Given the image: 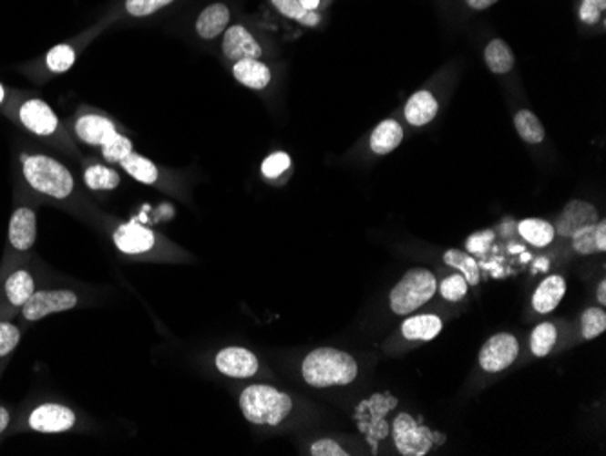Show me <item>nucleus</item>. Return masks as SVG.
<instances>
[{"instance_id": "obj_1", "label": "nucleus", "mask_w": 606, "mask_h": 456, "mask_svg": "<svg viewBox=\"0 0 606 456\" xmlns=\"http://www.w3.org/2000/svg\"><path fill=\"white\" fill-rule=\"evenodd\" d=\"M20 170L26 184L49 201L64 202L75 192L71 171L49 155L24 153L20 157Z\"/></svg>"}, {"instance_id": "obj_2", "label": "nucleus", "mask_w": 606, "mask_h": 456, "mask_svg": "<svg viewBox=\"0 0 606 456\" xmlns=\"http://www.w3.org/2000/svg\"><path fill=\"white\" fill-rule=\"evenodd\" d=\"M302 377L309 386L318 389L349 386L358 377V364L353 355L342 349L318 347L305 357Z\"/></svg>"}, {"instance_id": "obj_3", "label": "nucleus", "mask_w": 606, "mask_h": 456, "mask_svg": "<svg viewBox=\"0 0 606 456\" xmlns=\"http://www.w3.org/2000/svg\"><path fill=\"white\" fill-rule=\"evenodd\" d=\"M293 399L265 384H254L241 391L240 409L247 422L254 426H278L293 411Z\"/></svg>"}, {"instance_id": "obj_4", "label": "nucleus", "mask_w": 606, "mask_h": 456, "mask_svg": "<svg viewBox=\"0 0 606 456\" xmlns=\"http://www.w3.org/2000/svg\"><path fill=\"white\" fill-rule=\"evenodd\" d=\"M436 289L437 282L434 273L423 267H414L406 271L404 278L393 287L389 295L391 309L395 315L406 316L425 306L436 295Z\"/></svg>"}, {"instance_id": "obj_5", "label": "nucleus", "mask_w": 606, "mask_h": 456, "mask_svg": "<svg viewBox=\"0 0 606 456\" xmlns=\"http://www.w3.org/2000/svg\"><path fill=\"white\" fill-rule=\"evenodd\" d=\"M78 306V295L71 289H36L20 307V318L26 324H35L49 315L64 313Z\"/></svg>"}, {"instance_id": "obj_6", "label": "nucleus", "mask_w": 606, "mask_h": 456, "mask_svg": "<svg viewBox=\"0 0 606 456\" xmlns=\"http://www.w3.org/2000/svg\"><path fill=\"white\" fill-rule=\"evenodd\" d=\"M77 426V415L71 408L58 402H44L35 406L26 417V428L42 435H56L71 431Z\"/></svg>"}, {"instance_id": "obj_7", "label": "nucleus", "mask_w": 606, "mask_h": 456, "mask_svg": "<svg viewBox=\"0 0 606 456\" xmlns=\"http://www.w3.org/2000/svg\"><path fill=\"white\" fill-rule=\"evenodd\" d=\"M16 120L26 131L40 139H51L58 133L60 122L51 106L35 97H27L16 106Z\"/></svg>"}, {"instance_id": "obj_8", "label": "nucleus", "mask_w": 606, "mask_h": 456, "mask_svg": "<svg viewBox=\"0 0 606 456\" xmlns=\"http://www.w3.org/2000/svg\"><path fill=\"white\" fill-rule=\"evenodd\" d=\"M36 276L29 267H15L11 269L2 282L0 287V311L15 313L29 300V296L36 291Z\"/></svg>"}, {"instance_id": "obj_9", "label": "nucleus", "mask_w": 606, "mask_h": 456, "mask_svg": "<svg viewBox=\"0 0 606 456\" xmlns=\"http://www.w3.org/2000/svg\"><path fill=\"white\" fill-rule=\"evenodd\" d=\"M519 355V342L510 333L490 337L479 351V366L487 373H499L510 368Z\"/></svg>"}, {"instance_id": "obj_10", "label": "nucleus", "mask_w": 606, "mask_h": 456, "mask_svg": "<svg viewBox=\"0 0 606 456\" xmlns=\"http://www.w3.org/2000/svg\"><path fill=\"white\" fill-rule=\"evenodd\" d=\"M36 240V213L31 206L13 210L7 226V249L11 254H26Z\"/></svg>"}, {"instance_id": "obj_11", "label": "nucleus", "mask_w": 606, "mask_h": 456, "mask_svg": "<svg viewBox=\"0 0 606 456\" xmlns=\"http://www.w3.org/2000/svg\"><path fill=\"white\" fill-rule=\"evenodd\" d=\"M216 369L229 378H251L258 373L260 362L256 355L245 347L231 346L218 351L214 358Z\"/></svg>"}, {"instance_id": "obj_12", "label": "nucleus", "mask_w": 606, "mask_h": 456, "mask_svg": "<svg viewBox=\"0 0 606 456\" xmlns=\"http://www.w3.org/2000/svg\"><path fill=\"white\" fill-rule=\"evenodd\" d=\"M395 442L398 451L405 456L426 455L432 446L428 431L421 430L406 413L398 415L395 420Z\"/></svg>"}, {"instance_id": "obj_13", "label": "nucleus", "mask_w": 606, "mask_h": 456, "mask_svg": "<svg viewBox=\"0 0 606 456\" xmlns=\"http://www.w3.org/2000/svg\"><path fill=\"white\" fill-rule=\"evenodd\" d=\"M598 210L596 206H592L587 201H572L565 206V210L561 212V215L556 221V233L561 236H572L574 233H578L580 229L587 228V226H594L598 224Z\"/></svg>"}, {"instance_id": "obj_14", "label": "nucleus", "mask_w": 606, "mask_h": 456, "mask_svg": "<svg viewBox=\"0 0 606 456\" xmlns=\"http://www.w3.org/2000/svg\"><path fill=\"white\" fill-rule=\"evenodd\" d=\"M223 55L232 60H247V58H260L262 57V46L254 40L251 31H247L243 26H231L223 33V44H221Z\"/></svg>"}, {"instance_id": "obj_15", "label": "nucleus", "mask_w": 606, "mask_h": 456, "mask_svg": "<svg viewBox=\"0 0 606 456\" xmlns=\"http://www.w3.org/2000/svg\"><path fill=\"white\" fill-rule=\"evenodd\" d=\"M113 240L118 251L124 254H144L151 251L157 244L155 233L137 223L122 224L113 233Z\"/></svg>"}, {"instance_id": "obj_16", "label": "nucleus", "mask_w": 606, "mask_h": 456, "mask_svg": "<svg viewBox=\"0 0 606 456\" xmlns=\"http://www.w3.org/2000/svg\"><path fill=\"white\" fill-rule=\"evenodd\" d=\"M115 133H117L115 124L102 115L87 113V115H80L75 120V135L84 144H89V146L102 148Z\"/></svg>"}, {"instance_id": "obj_17", "label": "nucleus", "mask_w": 606, "mask_h": 456, "mask_svg": "<svg viewBox=\"0 0 606 456\" xmlns=\"http://www.w3.org/2000/svg\"><path fill=\"white\" fill-rule=\"evenodd\" d=\"M565 293H567L565 278L560 275H552L538 285L532 296V307L541 315L552 313L561 304Z\"/></svg>"}, {"instance_id": "obj_18", "label": "nucleus", "mask_w": 606, "mask_h": 456, "mask_svg": "<svg viewBox=\"0 0 606 456\" xmlns=\"http://www.w3.org/2000/svg\"><path fill=\"white\" fill-rule=\"evenodd\" d=\"M437 109H439V106H437L436 97L430 91L421 89L406 100L405 119H406L408 124L419 128V126L428 124L432 119H436Z\"/></svg>"}, {"instance_id": "obj_19", "label": "nucleus", "mask_w": 606, "mask_h": 456, "mask_svg": "<svg viewBox=\"0 0 606 456\" xmlns=\"http://www.w3.org/2000/svg\"><path fill=\"white\" fill-rule=\"evenodd\" d=\"M234 78L249 89H265L271 82V69L258 58L238 60L232 66Z\"/></svg>"}, {"instance_id": "obj_20", "label": "nucleus", "mask_w": 606, "mask_h": 456, "mask_svg": "<svg viewBox=\"0 0 606 456\" xmlns=\"http://www.w3.org/2000/svg\"><path fill=\"white\" fill-rule=\"evenodd\" d=\"M443 329V322L436 315H417L406 318L402 326V335L406 340L428 342L434 340Z\"/></svg>"}, {"instance_id": "obj_21", "label": "nucleus", "mask_w": 606, "mask_h": 456, "mask_svg": "<svg viewBox=\"0 0 606 456\" xmlns=\"http://www.w3.org/2000/svg\"><path fill=\"white\" fill-rule=\"evenodd\" d=\"M229 16L231 13L225 4H212L205 7L197 20V33L207 40L216 38L220 33L227 29Z\"/></svg>"}, {"instance_id": "obj_22", "label": "nucleus", "mask_w": 606, "mask_h": 456, "mask_svg": "<svg viewBox=\"0 0 606 456\" xmlns=\"http://www.w3.org/2000/svg\"><path fill=\"white\" fill-rule=\"evenodd\" d=\"M404 140V128L396 120H384L371 135V150L376 155L393 153Z\"/></svg>"}, {"instance_id": "obj_23", "label": "nucleus", "mask_w": 606, "mask_h": 456, "mask_svg": "<svg viewBox=\"0 0 606 456\" xmlns=\"http://www.w3.org/2000/svg\"><path fill=\"white\" fill-rule=\"evenodd\" d=\"M485 62H487V66L492 73L505 75V73L512 71V67L516 64V58H514V53H512V49L507 42H503L499 38H494L485 47Z\"/></svg>"}, {"instance_id": "obj_24", "label": "nucleus", "mask_w": 606, "mask_h": 456, "mask_svg": "<svg viewBox=\"0 0 606 456\" xmlns=\"http://www.w3.org/2000/svg\"><path fill=\"white\" fill-rule=\"evenodd\" d=\"M120 166L124 168V171L133 177L135 181L142 182V184H155L159 181V168L155 166V162H151L149 159L131 151L122 162Z\"/></svg>"}, {"instance_id": "obj_25", "label": "nucleus", "mask_w": 606, "mask_h": 456, "mask_svg": "<svg viewBox=\"0 0 606 456\" xmlns=\"http://www.w3.org/2000/svg\"><path fill=\"white\" fill-rule=\"evenodd\" d=\"M518 229H519V234L536 247H545V245L552 244V240L556 236L554 226L543 219H525L519 223Z\"/></svg>"}, {"instance_id": "obj_26", "label": "nucleus", "mask_w": 606, "mask_h": 456, "mask_svg": "<svg viewBox=\"0 0 606 456\" xmlns=\"http://www.w3.org/2000/svg\"><path fill=\"white\" fill-rule=\"evenodd\" d=\"M518 135L529 144H541L545 140V128L541 120L529 109H521L514 117Z\"/></svg>"}, {"instance_id": "obj_27", "label": "nucleus", "mask_w": 606, "mask_h": 456, "mask_svg": "<svg viewBox=\"0 0 606 456\" xmlns=\"http://www.w3.org/2000/svg\"><path fill=\"white\" fill-rule=\"evenodd\" d=\"M75 60H77V51L73 46L56 44L47 51V55L44 58V66H46L47 73L62 75L73 67Z\"/></svg>"}, {"instance_id": "obj_28", "label": "nucleus", "mask_w": 606, "mask_h": 456, "mask_svg": "<svg viewBox=\"0 0 606 456\" xmlns=\"http://www.w3.org/2000/svg\"><path fill=\"white\" fill-rule=\"evenodd\" d=\"M84 184L93 192H109L120 184V175L102 164H93L84 171Z\"/></svg>"}, {"instance_id": "obj_29", "label": "nucleus", "mask_w": 606, "mask_h": 456, "mask_svg": "<svg viewBox=\"0 0 606 456\" xmlns=\"http://www.w3.org/2000/svg\"><path fill=\"white\" fill-rule=\"evenodd\" d=\"M443 262L450 267L459 269L468 285H478L479 284V265L468 253H465L461 249H448L443 254Z\"/></svg>"}, {"instance_id": "obj_30", "label": "nucleus", "mask_w": 606, "mask_h": 456, "mask_svg": "<svg viewBox=\"0 0 606 456\" xmlns=\"http://www.w3.org/2000/svg\"><path fill=\"white\" fill-rule=\"evenodd\" d=\"M558 342V329L552 322L539 324L530 337V349L534 357H547Z\"/></svg>"}, {"instance_id": "obj_31", "label": "nucleus", "mask_w": 606, "mask_h": 456, "mask_svg": "<svg viewBox=\"0 0 606 456\" xmlns=\"http://www.w3.org/2000/svg\"><path fill=\"white\" fill-rule=\"evenodd\" d=\"M272 4L276 5V9L285 15L287 18H293L307 27H314L320 24L322 16L316 11H309L305 9L300 0H272Z\"/></svg>"}, {"instance_id": "obj_32", "label": "nucleus", "mask_w": 606, "mask_h": 456, "mask_svg": "<svg viewBox=\"0 0 606 456\" xmlns=\"http://www.w3.org/2000/svg\"><path fill=\"white\" fill-rule=\"evenodd\" d=\"M22 331L15 322L0 318V364H4L18 347Z\"/></svg>"}, {"instance_id": "obj_33", "label": "nucleus", "mask_w": 606, "mask_h": 456, "mask_svg": "<svg viewBox=\"0 0 606 456\" xmlns=\"http://www.w3.org/2000/svg\"><path fill=\"white\" fill-rule=\"evenodd\" d=\"M131 151H133V142L118 131L102 146V155L111 164H120Z\"/></svg>"}, {"instance_id": "obj_34", "label": "nucleus", "mask_w": 606, "mask_h": 456, "mask_svg": "<svg viewBox=\"0 0 606 456\" xmlns=\"http://www.w3.org/2000/svg\"><path fill=\"white\" fill-rule=\"evenodd\" d=\"M606 331V313L603 307H589L583 313V337L594 340Z\"/></svg>"}, {"instance_id": "obj_35", "label": "nucleus", "mask_w": 606, "mask_h": 456, "mask_svg": "<svg viewBox=\"0 0 606 456\" xmlns=\"http://www.w3.org/2000/svg\"><path fill=\"white\" fill-rule=\"evenodd\" d=\"M468 284L463 275H450L439 284V295L448 302H459L467 296Z\"/></svg>"}, {"instance_id": "obj_36", "label": "nucleus", "mask_w": 606, "mask_h": 456, "mask_svg": "<svg viewBox=\"0 0 606 456\" xmlns=\"http://www.w3.org/2000/svg\"><path fill=\"white\" fill-rule=\"evenodd\" d=\"M291 168V157L283 151L269 155L262 164V173L265 179H278Z\"/></svg>"}, {"instance_id": "obj_37", "label": "nucleus", "mask_w": 606, "mask_h": 456, "mask_svg": "<svg viewBox=\"0 0 606 456\" xmlns=\"http://www.w3.org/2000/svg\"><path fill=\"white\" fill-rule=\"evenodd\" d=\"M570 238H572V245H574L576 253H580V254H594L598 251V245H596V224L580 229Z\"/></svg>"}, {"instance_id": "obj_38", "label": "nucleus", "mask_w": 606, "mask_h": 456, "mask_svg": "<svg viewBox=\"0 0 606 456\" xmlns=\"http://www.w3.org/2000/svg\"><path fill=\"white\" fill-rule=\"evenodd\" d=\"M173 0H126V9L133 16H148L169 5Z\"/></svg>"}, {"instance_id": "obj_39", "label": "nucleus", "mask_w": 606, "mask_h": 456, "mask_svg": "<svg viewBox=\"0 0 606 456\" xmlns=\"http://www.w3.org/2000/svg\"><path fill=\"white\" fill-rule=\"evenodd\" d=\"M605 7L606 0H583L580 7V16L585 24H596Z\"/></svg>"}, {"instance_id": "obj_40", "label": "nucleus", "mask_w": 606, "mask_h": 456, "mask_svg": "<svg viewBox=\"0 0 606 456\" xmlns=\"http://www.w3.org/2000/svg\"><path fill=\"white\" fill-rule=\"evenodd\" d=\"M311 455L313 456H347L349 453L334 440L331 439H322L311 446Z\"/></svg>"}, {"instance_id": "obj_41", "label": "nucleus", "mask_w": 606, "mask_h": 456, "mask_svg": "<svg viewBox=\"0 0 606 456\" xmlns=\"http://www.w3.org/2000/svg\"><path fill=\"white\" fill-rule=\"evenodd\" d=\"M494 240V231H481V233H474L468 240H467V249L470 253H485L490 244Z\"/></svg>"}, {"instance_id": "obj_42", "label": "nucleus", "mask_w": 606, "mask_h": 456, "mask_svg": "<svg viewBox=\"0 0 606 456\" xmlns=\"http://www.w3.org/2000/svg\"><path fill=\"white\" fill-rule=\"evenodd\" d=\"M596 245L598 251H606V221H598L596 224Z\"/></svg>"}, {"instance_id": "obj_43", "label": "nucleus", "mask_w": 606, "mask_h": 456, "mask_svg": "<svg viewBox=\"0 0 606 456\" xmlns=\"http://www.w3.org/2000/svg\"><path fill=\"white\" fill-rule=\"evenodd\" d=\"M9 426H11V413L5 406L0 404V437L7 431Z\"/></svg>"}, {"instance_id": "obj_44", "label": "nucleus", "mask_w": 606, "mask_h": 456, "mask_svg": "<svg viewBox=\"0 0 606 456\" xmlns=\"http://www.w3.org/2000/svg\"><path fill=\"white\" fill-rule=\"evenodd\" d=\"M498 0H467V4L470 5V7H474V9H487V7H490L492 4H496Z\"/></svg>"}, {"instance_id": "obj_45", "label": "nucleus", "mask_w": 606, "mask_h": 456, "mask_svg": "<svg viewBox=\"0 0 606 456\" xmlns=\"http://www.w3.org/2000/svg\"><path fill=\"white\" fill-rule=\"evenodd\" d=\"M598 300L601 306H606V280H601L600 282V287H598Z\"/></svg>"}, {"instance_id": "obj_46", "label": "nucleus", "mask_w": 606, "mask_h": 456, "mask_svg": "<svg viewBox=\"0 0 606 456\" xmlns=\"http://www.w3.org/2000/svg\"><path fill=\"white\" fill-rule=\"evenodd\" d=\"M300 4L309 11H316V7L320 5V0H300Z\"/></svg>"}, {"instance_id": "obj_47", "label": "nucleus", "mask_w": 606, "mask_h": 456, "mask_svg": "<svg viewBox=\"0 0 606 456\" xmlns=\"http://www.w3.org/2000/svg\"><path fill=\"white\" fill-rule=\"evenodd\" d=\"M5 98H7V89H5L4 84L0 82V106L5 102Z\"/></svg>"}]
</instances>
